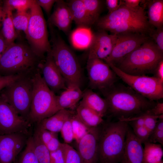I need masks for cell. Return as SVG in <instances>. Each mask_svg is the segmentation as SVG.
Segmentation results:
<instances>
[{"label":"cell","mask_w":163,"mask_h":163,"mask_svg":"<svg viewBox=\"0 0 163 163\" xmlns=\"http://www.w3.org/2000/svg\"><path fill=\"white\" fill-rule=\"evenodd\" d=\"M103 92L107 103L108 111L118 120L141 115L156 103L123 85L115 83Z\"/></svg>","instance_id":"1"},{"label":"cell","mask_w":163,"mask_h":163,"mask_svg":"<svg viewBox=\"0 0 163 163\" xmlns=\"http://www.w3.org/2000/svg\"><path fill=\"white\" fill-rule=\"evenodd\" d=\"M163 59V52L154 42L149 39L115 66L129 75H146L153 74L158 64Z\"/></svg>","instance_id":"2"},{"label":"cell","mask_w":163,"mask_h":163,"mask_svg":"<svg viewBox=\"0 0 163 163\" xmlns=\"http://www.w3.org/2000/svg\"><path fill=\"white\" fill-rule=\"evenodd\" d=\"M42 59L30 46L14 42L7 47L0 59V74L3 75L32 74L38 68Z\"/></svg>","instance_id":"3"},{"label":"cell","mask_w":163,"mask_h":163,"mask_svg":"<svg viewBox=\"0 0 163 163\" xmlns=\"http://www.w3.org/2000/svg\"><path fill=\"white\" fill-rule=\"evenodd\" d=\"M128 122L119 120L108 123L101 129L98 155L102 163L120 162L123 155Z\"/></svg>","instance_id":"4"},{"label":"cell","mask_w":163,"mask_h":163,"mask_svg":"<svg viewBox=\"0 0 163 163\" xmlns=\"http://www.w3.org/2000/svg\"><path fill=\"white\" fill-rule=\"evenodd\" d=\"M51 35L50 53L54 61L67 85L80 87L82 81V69L73 52L60 36L55 32L53 26L49 24Z\"/></svg>","instance_id":"5"},{"label":"cell","mask_w":163,"mask_h":163,"mask_svg":"<svg viewBox=\"0 0 163 163\" xmlns=\"http://www.w3.org/2000/svg\"><path fill=\"white\" fill-rule=\"evenodd\" d=\"M33 91L28 121L37 123L54 114L59 110L57 95L43 80L39 69L32 75Z\"/></svg>","instance_id":"6"},{"label":"cell","mask_w":163,"mask_h":163,"mask_svg":"<svg viewBox=\"0 0 163 163\" xmlns=\"http://www.w3.org/2000/svg\"><path fill=\"white\" fill-rule=\"evenodd\" d=\"M33 74L22 77L0 91V96L28 121L33 91Z\"/></svg>","instance_id":"7"},{"label":"cell","mask_w":163,"mask_h":163,"mask_svg":"<svg viewBox=\"0 0 163 163\" xmlns=\"http://www.w3.org/2000/svg\"><path fill=\"white\" fill-rule=\"evenodd\" d=\"M30 19L25 34L34 52L40 58L51 50L46 21L41 8L36 2L30 9Z\"/></svg>","instance_id":"8"},{"label":"cell","mask_w":163,"mask_h":163,"mask_svg":"<svg viewBox=\"0 0 163 163\" xmlns=\"http://www.w3.org/2000/svg\"><path fill=\"white\" fill-rule=\"evenodd\" d=\"M106 63L128 86L139 94L154 101L163 98V82L155 77L129 75L112 63Z\"/></svg>","instance_id":"9"},{"label":"cell","mask_w":163,"mask_h":163,"mask_svg":"<svg viewBox=\"0 0 163 163\" xmlns=\"http://www.w3.org/2000/svg\"><path fill=\"white\" fill-rule=\"evenodd\" d=\"M86 68L90 84L94 89L103 92L112 86L117 81L116 74L102 60L88 59Z\"/></svg>","instance_id":"10"},{"label":"cell","mask_w":163,"mask_h":163,"mask_svg":"<svg viewBox=\"0 0 163 163\" xmlns=\"http://www.w3.org/2000/svg\"><path fill=\"white\" fill-rule=\"evenodd\" d=\"M149 39L146 34L128 33L117 34V38L110 55L104 60L115 65L128 54Z\"/></svg>","instance_id":"11"},{"label":"cell","mask_w":163,"mask_h":163,"mask_svg":"<svg viewBox=\"0 0 163 163\" xmlns=\"http://www.w3.org/2000/svg\"><path fill=\"white\" fill-rule=\"evenodd\" d=\"M31 125L0 96V135L27 132Z\"/></svg>","instance_id":"12"},{"label":"cell","mask_w":163,"mask_h":163,"mask_svg":"<svg viewBox=\"0 0 163 163\" xmlns=\"http://www.w3.org/2000/svg\"><path fill=\"white\" fill-rule=\"evenodd\" d=\"M28 131L0 135V163H13L25 146Z\"/></svg>","instance_id":"13"},{"label":"cell","mask_w":163,"mask_h":163,"mask_svg":"<svg viewBox=\"0 0 163 163\" xmlns=\"http://www.w3.org/2000/svg\"><path fill=\"white\" fill-rule=\"evenodd\" d=\"M38 68L46 84L55 94L66 88L65 81L56 65L50 51L41 60Z\"/></svg>","instance_id":"14"},{"label":"cell","mask_w":163,"mask_h":163,"mask_svg":"<svg viewBox=\"0 0 163 163\" xmlns=\"http://www.w3.org/2000/svg\"><path fill=\"white\" fill-rule=\"evenodd\" d=\"M96 23L100 29L116 34L128 33L149 34L152 29L148 21L119 22L98 20Z\"/></svg>","instance_id":"15"},{"label":"cell","mask_w":163,"mask_h":163,"mask_svg":"<svg viewBox=\"0 0 163 163\" xmlns=\"http://www.w3.org/2000/svg\"><path fill=\"white\" fill-rule=\"evenodd\" d=\"M101 129L98 126L91 128L77 143V151L82 163H97L99 159L98 145Z\"/></svg>","instance_id":"16"},{"label":"cell","mask_w":163,"mask_h":163,"mask_svg":"<svg viewBox=\"0 0 163 163\" xmlns=\"http://www.w3.org/2000/svg\"><path fill=\"white\" fill-rule=\"evenodd\" d=\"M117 38V34H108L100 29L94 33L92 42L89 48L88 59L105 60L111 53Z\"/></svg>","instance_id":"17"},{"label":"cell","mask_w":163,"mask_h":163,"mask_svg":"<svg viewBox=\"0 0 163 163\" xmlns=\"http://www.w3.org/2000/svg\"><path fill=\"white\" fill-rule=\"evenodd\" d=\"M133 130L129 128L126 136L125 147L121 163H145L143 147Z\"/></svg>","instance_id":"18"},{"label":"cell","mask_w":163,"mask_h":163,"mask_svg":"<svg viewBox=\"0 0 163 163\" xmlns=\"http://www.w3.org/2000/svg\"><path fill=\"white\" fill-rule=\"evenodd\" d=\"M73 21V17L67 3L63 0H57L53 11L49 18L48 23L65 33H68Z\"/></svg>","instance_id":"19"},{"label":"cell","mask_w":163,"mask_h":163,"mask_svg":"<svg viewBox=\"0 0 163 163\" xmlns=\"http://www.w3.org/2000/svg\"><path fill=\"white\" fill-rule=\"evenodd\" d=\"M98 20L104 21L126 22L147 21L144 9L141 7L136 9L129 8L122 4L115 11L101 18Z\"/></svg>","instance_id":"20"},{"label":"cell","mask_w":163,"mask_h":163,"mask_svg":"<svg viewBox=\"0 0 163 163\" xmlns=\"http://www.w3.org/2000/svg\"><path fill=\"white\" fill-rule=\"evenodd\" d=\"M83 92L80 87L74 84L67 85L65 89L57 96V103L59 110L73 109L82 98Z\"/></svg>","instance_id":"21"},{"label":"cell","mask_w":163,"mask_h":163,"mask_svg":"<svg viewBox=\"0 0 163 163\" xmlns=\"http://www.w3.org/2000/svg\"><path fill=\"white\" fill-rule=\"evenodd\" d=\"M72 111L61 109L52 116L37 123V126L50 131L57 133L60 132L66 121L72 115Z\"/></svg>","instance_id":"22"},{"label":"cell","mask_w":163,"mask_h":163,"mask_svg":"<svg viewBox=\"0 0 163 163\" xmlns=\"http://www.w3.org/2000/svg\"><path fill=\"white\" fill-rule=\"evenodd\" d=\"M80 102L103 117L108 112V104L106 99L90 89L83 93Z\"/></svg>","instance_id":"23"},{"label":"cell","mask_w":163,"mask_h":163,"mask_svg":"<svg viewBox=\"0 0 163 163\" xmlns=\"http://www.w3.org/2000/svg\"><path fill=\"white\" fill-rule=\"evenodd\" d=\"M94 33L90 27L78 26L73 30L70 36L72 46L79 50L89 49L93 40Z\"/></svg>","instance_id":"24"},{"label":"cell","mask_w":163,"mask_h":163,"mask_svg":"<svg viewBox=\"0 0 163 163\" xmlns=\"http://www.w3.org/2000/svg\"><path fill=\"white\" fill-rule=\"evenodd\" d=\"M67 4L71 11L73 21L78 26L90 27L93 24L82 0H71Z\"/></svg>","instance_id":"25"},{"label":"cell","mask_w":163,"mask_h":163,"mask_svg":"<svg viewBox=\"0 0 163 163\" xmlns=\"http://www.w3.org/2000/svg\"><path fill=\"white\" fill-rule=\"evenodd\" d=\"M76 114L86 126L90 128L98 126L104 121L102 117L81 102L76 108Z\"/></svg>","instance_id":"26"},{"label":"cell","mask_w":163,"mask_h":163,"mask_svg":"<svg viewBox=\"0 0 163 163\" xmlns=\"http://www.w3.org/2000/svg\"><path fill=\"white\" fill-rule=\"evenodd\" d=\"M3 11L2 28L1 31L7 47L14 42L18 35L13 22L12 11L3 9Z\"/></svg>","instance_id":"27"},{"label":"cell","mask_w":163,"mask_h":163,"mask_svg":"<svg viewBox=\"0 0 163 163\" xmlns=\"http://www.w3.org/2000/svg\"><path fill=\"white\" fill-rule=\"evenodd\" d=\"M148 22L156 28L163 27V0L147 1Z\"/></svg>","instance_id":"28"},{"label":"cell","mask_w":163,"mask_h":163,"mask_svg":"<svg viewBox=\"0 0 163 163\" xmlns=\"http://www.w3.org/2000/svg\"><path fill=\"white\" fill-rule=\"evenodd\" d=\"M144 159L145 163H158L163 155L162 145L148 141L144 143Z\"/></svg>","instance_id":"29"},{"label":"cell","mask_w":163,"mask_h":163,"mask_svg":"<svg viewBox=\"0 0 163 163\" xmlns=\"http://www.w3.org/2000/svg\"><path fill=\"white\" fill-rule=\"evenodd\" d=\"M32 136L34 153L39 163H50V152L35 132Z\"/></svg>","instance_id":"30"},{"label":"cell","mask_w":163,"mask_h":163,"mask_svg":"<svg viewBox=\"0 0 163 163\" xmlns=\"http://www.w3.org/2000/svg\"><path fill=\"white\" fill-rule=\"evenodd\" d=\"M71 119L74 139L78 143L88 133L91 128L86 126L76 114L73 113Z\"/></svg>","instance_id":"31"},{"label":"cell","mask_w":163,"mask_h":163,"mask_svg":"<svg viewBox=\"0 0 163 163\" xmlns=\"http://www.w3.org/2000/svg\"><path fill=\"white\" fill-rule=\"evenodd\" d=\"M36 0H5L3 1L2 8L17 12L28 11L30 9Z\"/></svg>","instance_id":"32"},{"label":"cell","mask_w":163,"mask_h":163,"mask_svg":"<svg viewBox=\"0 0 163 163\" xmlns=\"http://www.w3.org/2000/svg\"><path fill=\"white\" fill-rule=\"evenodd\" d=\"M30 17V10L13 14L12 20L15 29L26 32Z\"/></svg>","instance_id":"33"},{"label":"cell","mask_w":163,"mask_h":163,"mask_svg":"<svg viewBox=\"0 0 163 163\" xmlns=\"http://www.w3.org/2000/svg\"><path fill=\"white\" fill-rule=\"evenodd\" d=\"M18 163H39L34 152L32 135L28 138Z\"/></svg>","instance_id":"34"},{"label":"cell","mask_w":163,"mask_h":163,"mask_svg":"<svg viewBox=\"0 0 163 163\" xmlns=\"http://www.w3.org/2000/svg\"><path fill=\"white\" fill-rule=\"evenodd\" d=\"M87 12L94 24L99 19L102 7V1L99 0H82Z\"/></svg>","instance_id":"35"},{"label":"cell","mask_w":163,"mask_h":163,"mask_svg":"<svg viewBox=\"0 0 163 163\" xmlns=\"http://www.w3.org/2000/svg\"><path fill=\"white\" fill-rule=\"evenodd\" d=\"M64 163H82L80 156L78 151L69 144L62 143Z\"/></svg>","instance_id":"36"},{"label":"cell","mask_w":163,"mask_h":163,"mask_svg":"<svg viewBox=\"0 0 163 163\" xmlns=\"http://www.w3.org/2000/svg\"><path fill=\"white\" fill-rule=\"evenodd\" d=\"M148 141L153 143L158 142L163 145V119L159 120L156 126L150 134Z\"/></svg>","instance_id":"37"},{"label":"cell","mask_w":163,"mask_h":163,"mask_svg":"<svg viewBox=\"0 0 163 163\" xmlns=\"http://www.w3.org/2000/svg\"><path fill=\"white\" fill-rule=\"evenodd\" d=\"M71 116L65 122L60 131L65 143L68 144L74 139L71 121Z\"/></svg>","instance_id":"38"},{"label":"cell","mask_w":163,"mask_h":163,"mask_svg":"<svg viewBox=\"0 0 163 163\" xmlns=\"http://www.w3.org/2000/svg\"><path fill=\"white\" fill-rule=\"evenodd\" d=\"M41 141L46 145L54 136L57 135L55 133L37 126L34 132Z\"/></svg>","instance_id":"39"},{"label":"cell","mask_w":163,"mask_h":163,"mask_svg":"<svg viewBox=\"0 0 163 163\" xmlns=\"http://www.w3.org/2000/svg\"><path fill=\"white\" fill-rule=\"evenodd\" d=\"M133 127L134 134L142 144L148 141L150 133L145 126Z\"/></svg>","instance_id":"40"},{"label":"cell","mask_w":163,"mask_h":163,"mask_svg":"<svg viewBox=\"0 0 163 163\" xmlns=\"http://www.w3.org/2000/svg\"><path fill=\"white\" fill-rule=\"evenodd\" d=\"M155 41V43L158 49L163 52V27L152 29L149 34Z\"/></svg>","instance_id":"41"},{"label":"cell","mask_w":163,"mask_h":163,"mask_svg":"<svg viewBox=\"0 0 163 163\" xmlns=\"http://www.w3.org/2000/svg\"><path fill=\"white\" fill-rule=\"evenodd\" d=\"M158 116L149 114L147 111L144 113L145 126L148 130L150 134L156 126L158 121Z\"/></svg>","instance_id":"42"},{"label":"cell","mask_w":163,"mask_h":163,"mask_svg":"<svg viewBox=\"0 0 163 163\" xmlns=\"http://www.w3.org/2000/svg\"><path fill=\"white\" fill-rule=\"evenodd\" d=\"M26 75H0V91L10 84Z\"/></svg>","instance_id":"43"},{"label":"cell","mask_w":163,"mask_h":163,"mask_svg":"<svg viewBox=\"0 0 163 163\" xmlns=\"http://www.w3.org/2000/svg\"><path fill=\"white\" fill-rule=\"evenodd\" d=\"M50 163H64L62 144L58 149L50 152Z\"/></svg>","instance_id":"44"},{"label":"cell","mask_w":163,"mask_h":163,"mask_svg":"<svg viewBox=\"0 0 163 163\" xmlns=\"http://www.w3.org/2000/svg\"><path fill=\"white\" fill-rule=\"evenodd\" d=\"M57 0H36L37 4L42 8L48 15H50L53 6Z\"/></svg>","instance_id":"45"},{"label":"cell","mask_w":163,"mask_h":163,"mask_svg":"<svg viewBox=\"0 0 163 163\" xmlns=\"http://www.w3.org/2000/svg\"><path fill=\"white\" fill-rule=\"evenodd\" d=\"M61 144L58 139L57 135L53 137L46 145L50 152H51L58 149Z\"/></svg>","instance_id":"46"},{"label":"cell","mask_w":163,"mask_h":163,"mask_svg":"<svg viewBox=\"0 0 163 163\" xmlns=\"http://www.w3.org/2000/svg\"><path fill=\"white\" fill-rule=\"evenodd\" d=\"M118 0H106V3L109 13L113 12L117 10L121 4Z\"/></svg>","instance_id":"47"},{"label":"cell","mask_w":163,"mask_h":163,"mask_svg":"<svg viewBox=\"0 0 163 163\" xmlns=\"http://www.w3.org/2000/svg\"><path fill=\"white\" fill-rule=\"evenodd\" d=\"M147 113L151 115L159 116L163 114V103L158 102L151 109L148 110Z\"/></svg>","instance_id":"48"},{"label":"cell","mask_w":163,"mask_h":163,"mask_svg":"<svg viewBox=\"0 0 163 163\" xmlns=\"http://www.w3.org/2000/svg\"><path fill=\"white\" fill-rule=\"evenodd\" d=\"M153 74L154 77L163 82V59L158 63Z\"/></svg>","instance_id":"49"},{"label":"cell","mask_w":163,"mask_h":163,"mask_svg":"<svg viewBox=\"0 0 163 163\" xmlns=\"http://www.w3.org/2000/svg\"><path fill=\"white\" fill-rule=\"evenodd\" d=\"M144 0H125L123 1L122 4L127 7L133 9H136L139 8V4L144 2Z\"/></svg>","instance_id":"50"},{"label":"cell","mask_w":163,"mask_h":163,"mask_svg":"<svg viewBox=\"0 0 163 163\" xmlns=\"http://www.w3.org/2000/svg\"><path fill=\"white\" fill-rule=\"evenodd\" d=\"M7 47L5 40L0 30V59Z\"/></svg>","instance_id":"51"},{"label":"cell","mask_w":163,"mask_h":163,"mask_svg":"<svg viewBox=\"0 0 163 163\" xmlns=\"http://www.w3.org/2000/svg\"><path fill=\"white\" fill-rule=\"evenodd\" d=\"M3 15V11L2 7L0 5V27L2 24V21Z\"/></svg>","instance_id":"52"},{"label":"cell","mask_w":163,"mask_h":163,"mask_svg":"<svg viewBox=\"0 0 163 163\" xmlns=\"http://www.w3.org/2000/svg\"><path fill=\"white\" fill-rule=\"evenodd\" d=\"M158 163H163V162L162 161V160L160 162H159Z\"/></svg>","instance_id":"53"},{"label":"cell","mask_w":163,"mask_h":163,"mask_svg":"<svg viewBox=\"0 0 163 163\" xmlns=\"http://www.w3.org/2000/svg\"><path fill=\"white\" fill-rule=\"evenodd\" d=\"M0 5H1V1L0 0Z\"/></svg>","instance_id":"54"}]
</instances>
